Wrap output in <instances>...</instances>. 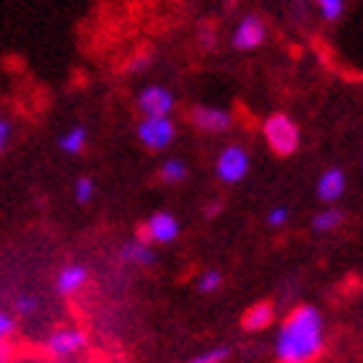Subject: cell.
I'll return each instance as SVG.
<instances>
[{
    "label": "cell",
    "instance_id": "1",
    "mask_svg": "<svg viewBox=\"0 0 363 363\" xmlns=\"http://www.w3.org/2000/svg\"><path fill=\"white\" fill-rule=\"evenodd\" d=\"M325 345L322 314L314 306H301L280 327L275 353L280 363H311Z\"/></svg>",
    "mask_w": 363,
    "mask_h": 363
},
{
    "label": "cell",
    "instance_id": "2",
    "mask_svg": "<svg viewBox=\"0 0 363 363\" xmlns=\"http://www.w3.org/2000/svg\"><path fill=\"white\" fill-rule=\"evenodd\" d=\"M262 135H265L267 145H270L278 156H291V153H296L298 143H301L298 125L283 112L270 114V117L262 122Z\"/></svg>",
    "mask_w": 363,
    "mask_h": 363
},
{
    "label": "cell",
    "instance_id": "3",
    "mask_svg": "<svg viewBox=\"0 0 363 363\" xmlns=\"http://www.w3.org/2000/svg\"><path fill=\"white\" fill-rule=\"evenodd\" d=\"M177 125L172 117H143L138 122V140L148 148V151H164L174 143Z\"/></svg>",
    "mask_w": 363,
    "mask_h": 363
},
{
    "label": "cell",
    "instance_id": "4",
    "mask_svg": "<svg viewBox=\"0 0 363 363\" xmlns=\"http://www.w3.org/2000/svg\"><path fill=\"white\" fill-rule=\"evenodd\" d=\"M216 174L223 184H236L250 174V153L242 145H226L218 153L216 161Z\"/></svg>",
    "mask_w": 363,
    "mask_h": 363
},
{
    "label": "cell",
    "instance_id": "5",
    "mask_svg": "<svg viewBox=\"0 0 363 363\" xmlns=\"http://www.w3.org/2000/svg\"><path fill=\"white\" fill-rule=\"evenodd\" d=\"M174 104V94L167 86L153 84L138 94V109L143 112V117H172Z\"/></svg>",
    "mask_w": 363,
    "mask_h": 363
},
{
    "label": "cell",
    "instance_id": "6",
    "mask_svg": "<svg viewBox=\"0 0 363 363\" xmlns=\"http://www.w3.org/2000/svg\"><path fill=\"white\" fill-rule=\"evenodd\" d=\"M89 345V335L78 327H62L47 337V350L55 358H70Z\"/></svg>",
    "mask_w": 363,
    "mask_h": 363
},
{
    "label": "cell",
    "instance_id": "7",
    "mask_svg": "<svg viewBox=\"0 0 363 363\" xmlns=\"http://www.w3.org/2000/svg\"><path fill=\"white\" fill-rule=\"evenodd\" d=\"M267 39V26L262 23V18L257 16H244L242 21L236 23L234 34H231V45L242 52H250V50H257V47L265 45Z\"/></svg>",
    "mask_w": 363,
    "mask_h": 363
},
{
    "label": "cell",
    "instance_id": "8",
    "mask_svg": "<svg viewBox=\"0 0 363 363\" xmlns=\"http://www.w3.org/2000/svg\"><path fill=\"white\" fill-rule=\"evenodd\" d=\"M177 236H179V220H177V216H172V213L159 211L145 220L143 239L148 244H172Z\"/></svg>",
    "mask_w": 363,
    "mask_h": 363
},
{
    "label": "cell",
    "instance_id": "9",
    "mask_svg": "<svg viewBox=\"0 0 363 363\" xmlns=\"http://www.w3.org/2000/svg\"><path fill=\"white\" fill-rule=\"evenodd\" d=\"M189 120L195 125L197 130H203V133H211V135H218V133H226L231 128V112L228 109H220V106H195L192 112H189Z\"/></svg>",
    "mask_w": 363,
    "mask_h": 363
},
{
    "label": "cell",
    "instance_id": "10",
    "mask_svg": "<svg viewBox=\"0 0 363 363\" xmlns=\"http://www.w3.org/2000/svg\"><path fill=\"white\" fill-rule=\"evenodd\" d=\"M86 283H89V270L78 262H68L65 267H60L57 278H55V288L60 296H76Z\"/></svg>",
    "mask_w": 363,
    "mask_h": 363
},
{
    "label": "cell",
    "instance_id": "11",
    "mask_svg": "<svg viewBox=\"0 0 363 363\" xmlns=\"http://www.w3.org/2000/svg\"><path fill=\"white\" fill-rule=\"evenodd\" d=\"M120 259L122 262H130V265L138 267H148L156 262V252L145 239H133V242H125L120 247Z\"/></svg>",
    "mask_w": 363,
    "mask_h": 363
},
{
    "label": "cell",
    "instance_id": "12",
    "mask_svg": "<svg viewBox=\"0 0 363 363\" xmlns=\"http://www.w3.org/2000/svg\"><path fill=\"white\" fill-rule=\"evenodd\" d=\"M342 192H345V174H342V169H327L317 182L319 200L335 203V200H340L342 197Z\"/></svg>",
    "mask_w": 363,
    "mask_h": 363
},
{
    "label": "cell",
    "instance_id": "13",
    "mask_svg": "<svg viewBox=\"0 0 363 363\" xmlns=\"http://www.w3.org/2000/svg\"><path fill=\"white\" fill-rule=\"evenodd\" d=\"M86 140H89V133H86L84 125H76V128H70L68 133H62L60 135V151L68 153V156H78V153L86 148Z\"/></svg>",
    "mask_w": 363,
    "mask_h": 363
},
{
    "label": "cell",
    "instance_id": "14",
    "mask_svg": "<svg viewBox=\"0 0 363 363\" xmlns=\"http://www.w3.org/2000/svg\"><path fill=\"white\" fill-rule=\"evenodd\" d=\"M272 322V306L270 303H257L244 314V327L247 330H265Z\"/></svg>",
    "mask_w": 363,
    "mask_h": 363
},
{
    "label": "cell",
    "instance_id": "15",
    "mask_svg": "<svg viewBox=\"0 0 363 363\" xmlns=\"http://www.w3.org/2000/svg\"><path fill=\"white\" fill-rule=\"evenodd\" d=\"M340 223H342V213L337 211V208H327V211H322V213L314 216L311 228H314L317 234H330V231H335Z\"/></svg>",
    "mask_w": 363,
    "mask_h": 363
},
{
    "label": "cell",
    "instance_id": "16",
    "mask_svg": "<svg viewBox=\"0 0 363 363\" xmlns=\"http://www.w3.org/2000/svg\"><path fill=\"white\" fill-rule=\"evenodd\" d=\"M159 177H161V182H167V184H179V182L187 179V164L182 159L164 161L159 169Z\"/></svg>",
    "mask_w": 363,
    "mask_h": 363
},
{
    "label": "cell",
    "instance_id": "17",
    "mask_svg": "<svg viewBox=\"0 0 363 363\" xmlns=\"http://www.w3.org/2000/svg\"><path fill=\"white\" fill-rule=\"evenodd\" d=\"M96 195V182L91 177H78L76 184H73V197H76L78 205H89Z\"/></svg>",
    "mask_w": 363,
    "mask_h": 363
},
{
    "label": "cell",
    "instance_id": "18",
    "mask_svg": "<svg viewBox=\"0 0 363 363\" xmlns=\"http://www.w3.org/2000/svg\"><path fill=\"white\" fill-rule=\"evenodd\" d=\"M325 21H337L345 13V0H311Z\"/></svg>",
    "mask_w": 363,
    "mask_h": 363
},
{
    "label": "cell",
    "instance_id": "19",
    "mask_svg": "<svg viewBox=\"0 0 363 363\" xmlns=\"http://www.w3.org/2000/svg\"><path fill=\"white\" fill-rule=\"evenodd\" d=\"M223 283V275L218 270H205L200 278H197V291L200 294H216Z\"/></svg>",
    "mask_w": 363,
    "mask_h": 363
},
{
    "label": "cell",
    "instance_id": "20",
    "mask_svg": "<svg viewBox=\"0 0 363 363\" xmlns=\"http://www.w3.org/2000/svg\"><path fill=\"white\" fill-rule=\"evenodd\" d=\"M13 309H16V314H21V317H31V314L39 311V301L34 296H18L13 301Z\"/></svg>",
    "mask_w": 363,
    "mask_h": 363
},
{
    "label": "cell",
    "instance_id": "21",
    "mask_svg": "<svg viewBox=\"0 0 363 363\" xmlns=\"http://www.w3.org/2000/svg\"><path fill=\"white\" fill-rule=\"evenodd\" d=\"M228 356H231L228 348H211L205 350V353H200V356H195L189 363H223Z\"/></svg>",
    "mask_w": 363,
    "mask_h": 363
},
{
    "label": "cell",
    "instance_id": "22",
    "mask_svg": "<svg viewBox=\"0 0 363 363\" xmlns=\"http://www.w3.org/2000/svg\"><path fill=\"white\" fill-rule=\"evenodd\" d=\"M288 223V208H272L270 213H267V226H272V228H280V226H286Z\"/></svg>",
    "mask_w": 363,
    "mask_h": 363
},
{
    "label": "cell",
    "instance_id": "23",
    "mask_svg": "<svg viewBox=\"0 0 363 363\" xmlns=\"http://www.w3.org/2000/svg\"><path fill=\"white\" fill-rule=\"evenodd\" d=\"M13 335V317L0 309V342H6Z\"/></svg>",
    "mask_w": 363,
    "mask_h": 363
},
{
    "label": "cell",
    "instance_id": "24",
    "mask_svg": "<svg viewBox=\"0 0 363 363\" xmlns=\"http://www.w3.org/2000/svg\"><path fill=\"white\" fill-rule=\"evenodd\" d=\"M8 143H11V122L0 117V153L6 151Z\"/></svg>",
    "mask_w": 363,
    "mask_h": 363
},
{
    "label": "cell",
    "instance_id": "25",
    "mask_svg": "<svg viewBox=\"0 0 363 363\" xmlns=\"http://www.w3.org/2000/svg\"><path fill=\"white\" fill-rule=\"evenodd\" d=\"M13 356V348H11V340L0 342V363H8Z\"/></svg>",
    "mask_w": 363,
    "mask_h": 363
},
{
    "label": "cell",
    "instance_id": "26",
    "mask_svg": "<svg viewBox=\"0 0 363 363\" xmlns=\"http://www.w3.org/2000/svg\"><path fill=\"white\" fill-rule=\"evenodd\" d=\"M145 65H148V57H138V62H133L130 70H140V68H145Z\"/></svg>",
    "mask_w": 363,
    "mask_h": 363
}]
</instances>
